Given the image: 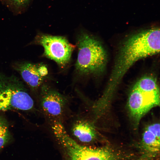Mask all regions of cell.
I'll list each match as a JSON object with an SVG mask.
<instances>
[{
	"instance_id": "6da1fadb",
	"label": "cell",
	"mask_w": 160,
	"mask_h": 160,
	"mask_svg": "<svg viewBox=\"0 0 160 160\" xmlns=\"http://www.w3.org/2000/svg\"><path fill=\"white\" fill-rule=\"evenodd\" d=\"M160 29L143 30L133 34L124 41L119 49L102 99L111 102L122 78L137 61L160 52Z\"/></svg>"
},
{
	"instance_id": "7a4b0ae2",
	"label": "cell",
	"mask_w": 160,
	"mask_h": 160,
	"mask_svg": "<svg viewBox=\"0 0 160 160\" xmlns=\"http://www.w3.org/2000/svg\"><path fill=\"white\" fill-rule=\"evenodd\" d=\"M54 135L65 150L69 160H126L129 156L108 146L92 148L80 145L70 137L62 122L51 124Z\"/></svg>"
},
{
	"instance_id": "3957f363",
	"label": "cell",
	"mask_w": 160,
	"mask_h": 160,
	"mask_svg": "<svg viewBox=\"0 0 160 160\" xmlns=\"http://www.w3.org/2000/svg\"><path fill=\"white\" fill-rule=\"evenodd\" d=\"M77 45L78 53L75 67L77 72L84 75L102 72L107 56L101 43L93 36L82 31L78 36Z\"/></svg>"
},
{
	"instance_id": "277c9868",
	"label": "cell",
	"mask_w": 160,
	"mask_h": 160,
	"mask_svg": "<svg viewBox=\"0 0 160 160\" xmlns=\"http://www.w3.org/2000/svg\"><path fill=\"white\" fill-rule=\"evenodd\" d=\"M160 104V90L153 81L140 79L134 84L128 97L127 105L130 117L136 126L142 117Z\"/></svg>"
},
{
	"instance_id": "5b68a950",
	"label": "cell",
	"mask_w": 160,
	"mask_h": 160,
	"mask_svg": "<svg viewBox=\"0 0 160 160\" xmlns=\"http://www.w3.org/2000/svg\"><path fill=\"white\" fill-rule=\"evenodd\" d=\"M34 101L23 84L14 76L0 73V111L12 110L28 111Z\"/></svg>"
},
{
	"instance_id": "8992f818",
	"label": "cell",
	"mask_w": 160,
	"mask_h": 160,
	"mask_svg": "<svg viewBox=\"0 0 160 160\" xmlns=\"http://www.w3.org/2000/svg\"><path fill=\"white\" fill-rule=\"evenodd\" d=\"M35 42L43 47L44 56L54 61L62 68L70 62L75 47L62 36L39 34L35 38Z\"/></svg>"
},
{
	"instance_id": "52a82bcc",
	"label": "cell",
	"mask_w": 160,
	"mask_h": 160,
	"mask_svg": "<svg viewBox=\"0 0 160 160\" xmlns=\"http://www.w3.org/2000/svg\"><path fill=\"white\" fill-rule=\"evenodd\" d=\"M67 97L46 84L41 89L40 104L46 116L51 121H61L68 108Z\"/></svg>"
},
{
	"instance_id": "ba28073f",
	"label": "cell",
	"mask_w": 160,
	"mask_h": 160,
	"mask_svg": "<svg viewBox=\"0 0 160 160\" xmlns=\"http://www.w3.org/2000/svg\"><path fill=\"white\" fill-rule=\"evenodd\" d=\"M160 124L148 126L142 135L139 146L140 156L137 160H152L159 155Z\"/></svg>"
},
{
	"instance_id": "9c48e42d",
	"label": "cell",
	"mask_w": 160,
	"mask_h": 160,
	"mask_svg": "<svg viewBox=\"0 0 160 160\" xmlns=\"http://www.w3.org/2000/svg\"><path fill=\"white\" fill-rule=\"evenodd\" d=\"M71 132L73 137L83 143H91L97 138L98 135L93 122L86 117L77 118L71 125Z\"/></svg>"
},
{
	"instance_id": "30bf717a",
	"label": "cell",
	"mask_w": 160,
	"mask_h": 160,
	"mask_svg": "<svg viewBox=\"0 0 160 160\" xmlns=\"http://www.w3.org/2000/svg\"><path fill=\"white\" fill-rule=\"evenodd\" d=\"M14 67L32 89H36L41 85L44 78L41 76L38 72V64L23 62L16 63Z\"/></svg>"
},
{
	"instance_id": "8fae6325",
	"label": "cell",
	"mask_w": 160,
	"mask_h": 160,
	"mask_svg": "<svg viewBox=\"0 0 160 160\" xmlns=\"http://www.w3.org/2000/svg\"><path fill=\"white\" fill-rule=\"evenodd\" d=\"M11 138L8 123L4 117L0 115V149L3 148Z\"/></svg>"
},
{
	"instance_id": "7c38bea8",
	"label": "cell",
	"mask_w": 160,
	"mask_h": 160,
	"mask_svg": "<svg viewBox=\"0 0 160 160\" xmlns=\"http://www.w3.org/2000/svg\"><path fill=\"white\" fill-rule=\"evenodd\" d=\"M38 71L41 76L44 78L48 74V70L47 67L44 64H38Z\"/></svg>"
},
{
	"instance_id": "4fadbf2b",
	"label": "cell",
	"mask_w": 160,
	"mask_h": 160,
	"mask_svg": "<svg viewBox=\"0 0 160 160\" xmlns=\"http://www.w3.org/2000/svg\"><path fill=\"white\" fill-rule=\"evenodd\" d=\"M13 1L18 5L21 6L27 2L29 0H12Z\"/></svg>"
}]
</instances>
